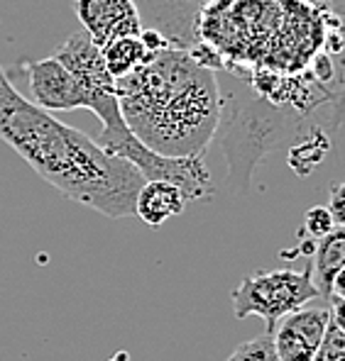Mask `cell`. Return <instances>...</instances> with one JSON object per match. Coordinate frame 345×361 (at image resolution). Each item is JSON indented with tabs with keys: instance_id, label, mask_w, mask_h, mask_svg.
Wrapping results in <instances>:
<instances>
[{
	"instance_id": "6da1fadb",
	"label": "cell",
	"mask_w": 345,
	"mask_h": 361,
	"mask_svg": "<svg viewBox=\"0 0 345 361\" xmlns=\"http://www.w3.org/2000/svg\"><path fill=\"white\" fill-rule=\"evenodd\" d=\"M0 140L45 183L69 200L110 220L135 215L145 176L130 161L110 157L86 132L57 120L13 86L0 66Z\"/></svg>"
},
{
	"instance_id": "30bf717a",
	"label": "cell",
	"mask_w": 345,
	"mask_h": 361,
	"mask_svg": "<svg viewBox=\"0 0 345 361\" xmlns=\"http://www.w3.org/2000/svg\"><path fill=\"white\" fill-rule=\"evenodd\" d=\"M345 267V227L336 225L326 237L316 240L311 254V281L318 288L321 298H331V283L336 274Z\"/></svg>"
},
{
	"instance_id": "8992f818",
	"label": "cell",
	"mask_w": 345,
	"mask_h": 361,
	"mask_svg": "<svg viewBox=\"0 0 345 361\" xmlns=\"http://www.w3.org/2000/svg\"><path fill=\"white\" fill-rule=\"evenodd\" d=\"M142 18V27L157 30L174 49L191 51L196 39V23L211 0H132Z\"/></svg>"
},
{
	"instance_id": "52a82bcc",
	"label": "cell",
	"mask_w": 345,
	"mask_h": 361,
	"mask_svg": "<svg viewBox=\"0 0 345 361\" xmlns=\"http://www.w3.org/2000/svg\"><path fill=\"white\" fill-rule=\"evenodd\" d=\"M71 8L98 49L113 39L142 32V18L132 0H71Z\"/></svg>"
},
{
	"instance_id": "3957f363",
	"label": "cell",
	"mask_w": 345,
	"mask_h": 361,
	"mask_svg": "<svg viewBox=\"0 0 345 361\" xmlns=\"http://www.w3.org/2000/svg\"><path fill=\"white\" fill-rule=\"evenodd\" d=\"M57 56L83 86V110H91L100 120L103 130L95 137V145L110 157L130 161L145 180H169L177 183L191 200H209L214 195L211 173L204 164V157L167 159L150 152L130 130H127L123 113H120L118 95H115V78L108 73L100 56V49L91 42L86 32H74L66 42L59 44Z\"/></svg>"
},
{
	"instance_id": "e0dca14e",
	"label": "cell",
	"mask_w": 345,
	"mask_h": 361,
	"mask_svg": "<svg viewBox=\"0 0 345 361\" xmlns=\"http://www.w3.org/2000/svg\"><path fill=\"white\" fill-rule=\"evenodd\" d=\"M331 298H345V267L338 271L331 283Z\"/></svg>"
},
{
	"instance_id": "9a60e30c",
	"label": "cell",
	"mask_w": 345,
	"mask_h": 361,
	"mask_svg": "<svg viewBox=\"0 0 345 361\" xmlns=\"http://www.w3.org/2000/svg\"><path fill=\"white\" fill-rule=\"evenodd\" d=\"M328 210H331L336 225L345 227V180H343V183L331 185V195H328Z\"/></svg>"
},
{
	"instance_id": "ffe728a7",
	"label": "cell",
	"mask_w": 345,
	"mask_h": 361,
	"mask_svg": "<svg viewBox=\"0 0 345 361\" xmlns=\"http://www.w3.org/2000/svg\"><path fill=\"white\" fill-rule=\"evenodd\" d=\"M108 361H130V354L127 352H118V354H113Z\"/></svg>"
},
{
	"instance_id": "5bb4252c",
	"label": "cell",
	"mask_w": 345,
	"mask_h": 361,
	"mask_svg": "<svg viewBox=\"0 0 345 361\" xmlns=\"http://www.w3.org/2000/svg\"><path fill=\"white\" fill-rule=\"evenodd\" d=\"M336 227V220H333L331 210L328 208H321V205H316V208L306 210L304 215V232L311 237V240H321V237H326L328 232Z\"/></svg>"
},
{
	"instance_id": "5b68a950",
	"label": "cell",
	"mask_w": 345,
	"mask_h": 361,
	"mask_svg": "<svg viewBox=\"0 0 345 361\" xmlns=\"http://www.w3.org/2000/svg\"><path fill=\"white\" fill-rule=\"evenodd\" d=\"M32 103L47 113H71L83 108V86L57 56L25 63Z\"/></svg>"
},
{
	"instance_id": "8fae6325",
	"label": "cell",
	"mask_w": 345,
	"mask_h": 361,
	"mask_svg": "<svg viewBox=\"0 0 345 361\" xmlns=\"http://www.w3.org/2000/svg\"><path fill=\"white\" fill-rule=\"evenodd\" d=\"M155 51H150L145 47V42L137 37H120V39H113L110 44H105L100 49V56H103V63L108 68V73L113 78H123L127 73H132L135 68H140Z\"/></svg>"
},
{
	"instance_id": "7c38bea8",
	"label": "cell",
	"mask_w": 345,
	"mask_h": 361,
	"mask_svg": "<svg viewBox=\"0 0 345 361\" xmlns=\"http://www.w3.org/2000/svg\"><path fill=\"white\" fill-rule=\"evenodd\" d=\"M226 361H279V357L274 352L272 337L262 334V337H255L250 342L240 344Z\"/></svg>"
},
{
	"instance_id": "9c48e42d",
	"label": "cell",
	"mask_w": 345,
	"mask_h": 361,
	"mask_svg": "<svg viewBox=\"0 0 345 361\" xmlns=\"http://www.w3.org/2000/svg\"><path fill=\"white\" fill-rule=\"evenodd\" d=\"M189 198L177 183L169 180H145L135 198V215L145 225L162 227L167 220L182 215Z\"/></svg>"
},
{
	"instance_id": "ac0fdd59",
	"label": "cell",
	"mask_w": 345,
	"mask_h": 361,
	"mask_svg": "<svg viewBox=\"0 0 345 361\" xmlns=\"http://www.w3.org/2000/svg\"><path fill=\"white\" fill-rule=\"evenodd\" d=\"M333 120H336V125H345V88L336 103V115H333Z\"/></svg>"
},
{
	"instance_id": "7a4b0ae2",
	"label": "cell",
	"mask_w": 345,
	"mask_h": 361,
	"mask_svg": "<svg viewBox=\"0 0 345 361\" xmlns=\"http://www.w3.org/2000/svg\"><path fill=\"white\" fill-rule=\"evenodd\" d=\"M115 95L127 130L159 157H204L221 130L216 71L184 49L155 51L140 68L115 78Z\"/></svg>"
},
{
	"instance_id": "4fadbf2b",
	"label": "cell",
	"mask_w": 345,
	"mask_h": 361,
	"mask_svg": "<svg viewBox=\"0 0 345 361\" xmlns=\"http://www.w3.org/2000/svg\"><path fill=\"white\" fill-rule=\"evenodd\" d=\"M311 361H345V332L338 330L333 320L328 322L321 344H318Z\"/></svg>"
},
{
	"instance_id": "2e32d148",
	"label": "cell",
	"mask_w": 345,
	"mask_h": 361,
	"mask_svg": "<svg viewBox=\"0 0 345 361\" xmlns=\"http://www.w3.org/2000/svg\"><path fill=\"white\" fill-rule=\"evenodd\" d=\"M328 302H331V320L336 322L338 330L345 332V298H328Z\"/></svg>"
},
{
	"instance_id": "ba28073f",
	"label": "cell",
	"mask_w": 345,
	"mask_h": 361,
	"mask_svg": "<svg viewBox=\"0 0 345 361\" xmlns=\"http://www.w3.org/2000/svg\"><path fill=\"white\" fill-rule=\"evenodd\" d=\"M328 322H331V307H301L277 322L274 332L269 334L279 361H311L323 339Z\"/></svg>"
},
{
	"instance_id": "277c9868",
	"label": "cell",
	"mask_w": 345,
	"mask_h": 361,
	"mask_svg": "<svg viewBox=\"0 0 345 361\" xmlns=\"http://www.w3.org/2000/svg\"><path fill=\"white\" fill-rule=\"evenodd\" d=\"M316 298H321V295L311 281V269L257 271V274L247 276L245 281H240L230 295L233 315L238 320H245L250 315L262 317L267 334L274 332L277 322L284 315L301 310L306 302Z\"/></svg>"
},
{
	"instance_id": "d6986e66",
	"label": "cell",
	"mask_w": 345,
	"mask_h": 361,
	"mask_svg": "<svg viewBox=\"0 0 345 361\" xmlns=\"http://www.w3.org/2000/svg\"><path fill=\"white\" fill-rule=\"evenodd\" d=\"M323 5H331V8H336L338 13L345 15V0H321Z\"/></svg>"
}]
</instances>
